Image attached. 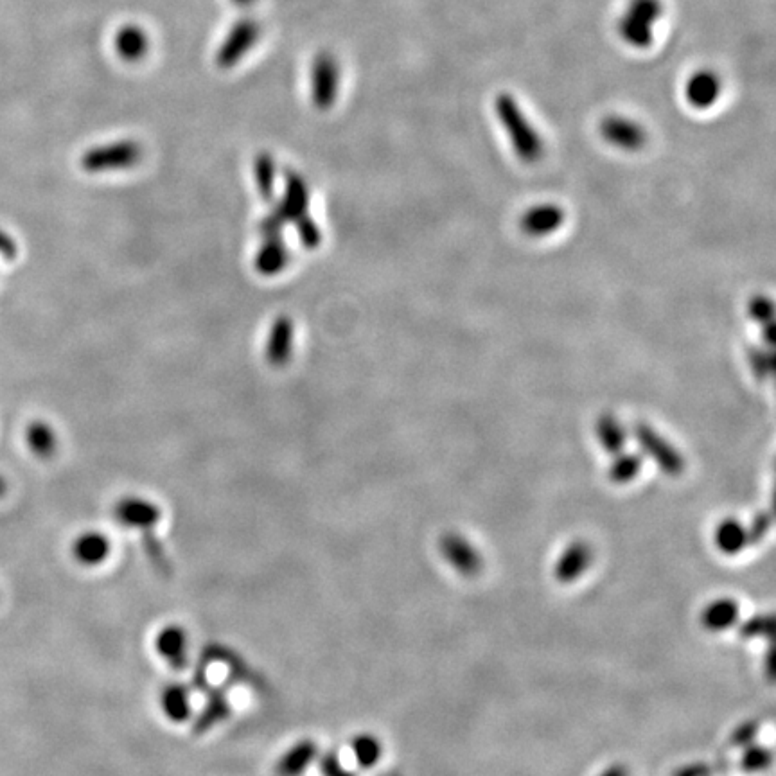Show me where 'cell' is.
<instances>
[{
	"label": "cell",
	"mask_w": 776,
	"mask_h": 776,
	"mask_svg": "<svg viewBox=\"0 0 776 776\" xmlns=\"http://www.w3.org/2000/svg\"><path fill=\"white\" fill-rule=\"evenodd\" d=\"M714 541L717 550H721L726 556H737L750 545L748 529L735 518H726L715 527Z\"/></svg>",
	"instance_id": "obj_21"
},
{
	"label": "cell",
	"mask_w": 776,
	"mask_h": 776,
	"mask_svg": "<svg viewBox=\"0 0 776 776\" xmlns=\"http://www.w3.org/2000/svg\"><path fill=\"white\" fill-rule=\"evenodd\" d=\"M565 220V211L556 203H539L523 212L520 229L529 238H547L561 229Z\"/></svg>",
	"instance_id": "obj_13"
},
{
	"label": "cell",
	"mask_w": 776,
	"mask_h": 776,
	"mask_svg": "<svg viewBox=\"0 0 776 776\" xmlns=\"http://www.w3.org/2000/svg\"><path fill=\"white\" fill-rule=\"evenodd\" d=\"M290 263V248L284 243L283 236H275L263 241L256 254V270L261 275L272 277L279 275Z\"/></svg>",
	"instance_id": "obj_19"
},
{
	"label": "cell",
	"mask_w": 776,
	"mask_h": 776,
	"mask_svg": "<svg viewBox=\"0 0 776 776\" xmlns=\"http://www.w3.org/2000/svg\"><path fill=\"white\" fill-rule=\"evenodd\" d=\"M773 633V617L771 615H755L748 618L741 626L742 638H760Z\"/></svg>",
	"instance_id": "obj_30"
},
{
	"label": "cell",
	"mask_w": 776,
	"mask_h": 776,
	"mask_svg": "<svg viewBox=\"0 0 776 776\" xmlns=\"http://www.w3.org/2000/svg\"><path fill=\"white\" fill-rule=\"evenodd\" d=\"M591 561H593V550L590 545L582 539H577L572 541L557 559L554 575L557 581L570 584L577 581L590 568Z\"/></svg>",
	"instance_id": "obj_17"
},
{
	"label": "cell",
	"mask_w": 776,
	"mask_h": 776,
	"mask_svg": "<svg viewBox=\"0 0 776 776\" xmlns=\"http://www.w3.org/2000/svg\"><path fill=\"white\" fill-rule=\"evenodd\" d=\"M114 539L99 529L81 530L71 543V556L76 565L87 570L105 566L114 556Z\"/></svg>",
	"instance_id": "obj_8"
},
{
	"label": "cell",
	"mask_w": 776,
	"mask_h": 776,
	"mask_svg": "<svg viewBox=\"0 0 776 776\" xmlns=\"http://www.w3.org/2000/svg\"><path fill=\"white\" fill-rule=\"evenodd\" d=\"M769 527H771V514L769 512H759L751 521V527L748 529L750 543H759V541L766 538Z\"/></svg>",
	"instance_id": "obj_34"
},
{
	"label": "cell",
	"mask_w": 776,
	"mask_h": 776,
	"mask_svg": "<svg viewBox=\"0 0 776 776\" xmlns=\"http://www.w3.org/2000/svg\"><path fill=\"white\" fill-rule=\"evenodd\" d=\"M320 759V750L313 739L293 742L281 753L275 764L277 776H302Z\"/></svg>",
	"instance_id": "obj_15"
},
{
	"label": "cell",
	"mask_w": 776,
	"mask_h": 776,
	"mask_svg": "<svg viewBox=\"0 0 776 776\" xmlns=\"http://www.w3.org/2000/svg\"><path fill=\"white\" fill-rule=\"evenodd\" d=\"M599 776H629V771L624 764H613L608 769H604Z\"/></svg>",
	"instance_id": "obj_37"
},
{
	"label": "cell",
	"mask_w": 776,
	"mask_h": 776,
	"mask_svg": "<svg viewBox=\"0 0 776 776\" xmlns=\"http://www.w3.org/2000/svg\"><path fill=\"white\" fill-rule=\"evenodd\" d=\"M309 207V189L306 180L297 175V173H286V184H284V196L281 202L275 205V211L281 214L286 223L288 221H297L308 214Z\"/></svg>",
	"instance_id": "obj_16"
},
{
	"label": "cell",
	"mask_w": 776,
	"mask_h": 776,
	"mask_svg": "<svg viewBox=\"0 0 776 776\" xmlns=\"http://www.w3.org/2000/svg\"><path fill=\"white\" fill-rule=\"evenodd\" d=\"M191 633L180 622H166L153 635V651L160 662L166 663L173 671H184L191 663Z\"/></svg>",
	"instance_id": "obj_3"
},
{
	"label": "cell",
	"mask_w": 776,
	"mask_h": 776,
	"mask_svg": "<svg viewBox=\"0 0 776 776\" xmlns=\"http://www.w3.org/2000/svg\"><path fill=\"white\" fill-rule=\"evenodd\" d=\"M112 516L121 527L137 532H150L159 527L164 511L159 503L141 494H126L112 507Z\"/></svg>",
	"instance_id": "obj_5"
},
{
	"label": "cell",
	"mask_w": 776,
	"mask_h": 776,
	"mask_svg": "<svg viewBox=\"0 0 776 776\" xmlns=\"http://www.w3.org/2000/svg\"><path fill=\"white\" fill-rule=\"evenodd\" d=\"M263 35L261 24H257L252 18L239 20L238 24L230 27L225 40L221 42L220 49L216 53V63L220 69H232L236 67L254 47L257 40Z\"/></svg>",
	"instance_id": "obj_7"
},
{
	"label": "cell",
	"mask_w": 776,
	"mask_h": 776,
	"mask_svg": "<svg viewBox=\"0 0 776 776\" xmlns=\"http://www.w3.org/2000/svg\"><path fill=\"white\" fill-rule=\"evenodd\" d=\"M633 435L640 450L644 451L645 455L653 460L667 477L676 478L683 475L685 471L683 455L663 435L656 432L651 424L636 423Z\"/></svg>",
	"instance_id": "obj_4"
},
{
	"label": "cell",
	"mask_w": 776,
	"mask_h": 776,
	"mask_svg": "<svg viewBox=\"0 0 776 776\" xmlns=\"http://www.w3.org/2000/svg\"><path fill=\"white\" fill-rule=\"evenodd\" d=\"M759 721H744L735 728V732L732 733V742L735 748H746L750 746L751 742L755 741L757 733H759Z\"/></svg>",
	"instance_id": "obj_32"
},
{
	"label": "cell",
	"mask_w": 776,
	"mask_h": 776,
	"mask_svg": "<svg viewBox=\"0 0 776 776\" xmlns=\"http://www.w3.org/2000/svg\"><path fill=\"white\" fill-rule=\"evenodd\" d=\"M297 234H299L300 243H302L304 247L309 248V250L318 248L320 241H322V230H320V227H318L315 221L309 218V214L302 216V218L297 221Z\"/></svg>",
	"instance_id": "obj_31"
},
{
	"label": "cell",
	"mask_w": 776,
	"mask_h": 776,
	"mask_svg": "<svg viewBox=\"0 0 776 776\" xmlns=\"http://www.w3.org/2000/svg\"><path fill=\"white\" fill-rule=\"evenodd\" d=\"M663 13V0H629L618 20V35L633 49H647L653 45L654 26Z\"/></svg>",
	"instance_id": "obj_2"
},
{
	"label": "cell",
	"mask_w": 776,
	"mask_h": 776,
	"mask_svg": "<svg viewBox=\"0 0 776 776\" xmlns=\"http://www.w3.org/2000/svg\"><path fill=\"white\" fill-rule=\"evenodd\" d=\"M318 760L322 762V773H324V776H354L349 769H345L342 760L338 759L335 753L326 755V757H320Z\"/></svg>",
	"instance_id": "obj_35"
},
{
	"label": "cell",
	"mask_w": 776,
	"mask_h": 776,
	"mask_svg": "<svg viewBox=\"0 0 776 776\" xmlns=\"http://www.w3.org/2000/svg\"><path fill=\"white\" fill-rule=\"evenodd\" d=\"M723 94V80L712 69L696 71L685 83V99L696 110H708Z\"/></svg>",
	"instance_id": "obj_14"
},
{
	"label": "cell",
	"mask_w": 776,
	"mask_h": 776,
	"mask_svg": "<svg viewBox=\"0 0 776 776\" xmlns=\"http://www.w3.org/2000/svg\"><path fill=\"white\" fill-rule=\"evenodd\" d=\"M748 311H750V317L753 318L760 327L773 326V317H775L773 300L764 297V295H757V297H753V299L750 300Z\"/></svg>",
	"instance_id": "obj_29"
},
{
	"label": "cell",
	"mask_w": 776,
	"mask_h": 776,
	"mask_svg": "<svg viewBox=\"0 0 776 776\" xmlns=\"http://www.w3.org/2000/svg\"><path fill=\"white\" fill-rule=\"evenodd\" d=\"M439 550L446 563L464 577H475L484 568V559L468 539L455 532H448L439 541Z\"/></svg>",
	"instance_id": "obj_11"
},
{
	"label": "cell",
	"mask_w": 776,
	"mask_h": 776,
	"mask_svg": "<svg viewBox=\"0 0 776 776\" xmlns=\"http://www.w3.org/2000/svg\"><path fill=\"white\" fill-rule=\"evenodd\" d=\"M340 90V65L331 53H318L311 65V99L318 110L335 105Z\"/></svg>",
	"instance_id": "obj_9"
},
{
	"label": "cell",
	"mask_w": 776,
	"mask_h": 776,
	"mask_svg": "<svg viewBox=\"0 0 776 776\" xmlns=\"http://www.w3.org/2000/svg\"><path fill=\"white\" fill-rule=\"evenodd\" d=\"M739 620V604L733 599H715L701 611V626L710 633H721Z\"/></svg>",
	"instance_id": "obj_20"
},
{
	"label": "cell",
	"mask_w": 776,
	"mask_h": 776,
	"mask_svg": "<svg viewBox=\"0 0 776 776\" xmlns=\"http://www.w3.org/2000/svg\"><path fill=\"white\" fill-rule=\"evenodd\" d=\"M275 160L268 153H259L254 160V177H256L257 191L265 200L274 196L275 189Z\"/></svg>",
	"instance_id": "obj_26"
},
{
	"label": "cell",
	"mask_w": 776,
	"mask_h": 776,
	"mask_svg": "<svg viewBox=\"0 0 776 776\" xmlns=\"http://www.w3.org/2000/svg\"><path fill=\"white\" fill-rule=\"evenodd\" d=\"M714 775V768L706 766L703 762H696V764H688L679 768L674 776H712Z\"/></svg>",
	"instance_id": "obj_36"
},
{
	"label": "cell",
	"mask_w": 776,
	"mask_h": 776,
	"mask_svg": "<svg viewBox=\"0 0 776 776\" xmlns=\"http://www.w3.org/2000/svg\"><path fill=\"white\" fill-rule=\"evenodd\" d=\"M751 371L759 380H768L773 374V354L766 347H755L748 353Z\"/></svg>",
	"instance_id": "obj_28"
},
{
	"label": "cell",
	"mask_w": 776,
	"mask_h": 776,
	"mask_svg": "<svg viewBox=\"0 0 776 776\" xmlns=\"http://www.w3.org/2000/svg\"><path fill=\"white\" fill-rule=\"evenodd\" d=\"M295 340V326L291 318L279 317L272 324L270 335L266 340V360L274 367H284L290 362Z\"/></svg>",
	"instance_id": "obj_18"
},
{
	"label": "cell",
	"mask_w": 776,
	"mask_h": 776,
	"mask_svg": "<svg viewBox=\"0 0 776 776\" xmlns=\"http://www.w3.org/2000/svg\"><path fill=\"white\" fill-rule=\"evenodd\" d=\"M773 762V753L768 748H760V746H746L744 753H742L741 766L744 773H760L764 769H768Z\"/></svg>",
	"instance_id": "obj_27"
},
{
	"label": "cell",
	"mask_w": 776,
	"mask_h": 776,
	"mask_svg": "<svg viewBox=\"0 0 776 776\" xmlns=\"http://www.w3.org/2000/svg\"><path fill=\"white\" fill-rule=\"evenodd\" d=\"M114 44L124 62H141L150 49V38L139 26H124L115 35Z\"/></svg>",
	"instance_id": "obj_22"
},
{
	"label": "cell",
	"mask_w": 776,
	"mask_h": 776,
	"mask_svg": "<svg viewBox=\"0 0 776 776\" xmlns=\"http://www.w3.org/2000/svg\"><path fill=\"white\" fill-rule=\"evenodd\" d=\"M494 112L511 141L516 157L525 164H536L545 153V144L534 124L523 112L516 97L502 92L494 99Z\"/></svg>",
	"instance_id": "obj_1"
},
{
	"label": "cell",
	"mask_w": 776,
	"mask_h": 776,
	"mask_svg": "<svg viewBox=\"0 0 776 776\" xmlns=\"http://www.w3.org/2000/svg\"><path fill=\"white\" fill-rule=\"evenodd\" d=\"M4 493H6V484H4V482H2V478H0V496H2Z\"/></svg>",
	"instance_id": "obj_39"
},
{
	"label": "cell",
	"mask_w": 776,
	"mask_h": 776,
	"mask_svg": "<svg viewBox=\"0 0 776 776\" xmlns=\"http://www.w3.org/2000/svg\"><path fill=\"white\" fill-rule=\"evenodd\" d=\"M599 133L609 146L629 153L642 150L647 142L644 126L626 115L611 114L604 117L599 124Z\"/></svg>",
	"instance_id": "obj_10"
},
{
	"label": "cell",
	"mask_w": 776,
	"mask_h": 776,
	"mask_svg": "<svg viewBox=\"0 0 776 776\" xmlns=\"http://www.w3.org/2000/svg\"><path fill=\"white\" fill-rule=\"evenodd\" d=\"M31 446L40 457H49L54 451L53 433L49 432L45 426L35 428L31 433Z\"/></svg>",
	"instance_id": "obj_33"
},
{
	"label": "cell",
	"mask_w": 776,
	"mask_h": 776,
	"mask_svg": "<svg viewBox=\"0 0 776 776\" xmlns=\"http://www.w3.org/2000/svg\"><path fill=\"white\" fill-rule=\"evenodd\" d=\"M238 6H243V8H247V6H252L256 0H234Z\"/></svg>",
	"instance_id": "obj_38"
},
{
	"label": "cell",
	"mask_w": 776,
	"mask_h": 776,
	"mask_svg": "<svg viewBox=\"0 0 776 776\" xmlns=\"http://www.w3.org/2000/svg\"><path fill=\"white\" fill-rule=\"evenodd\" d=\"M159 710L171 724H186L194 712L193 692L182 681H169L159 692Z\"/></svg>",
	"instance_id": "obj_12"
},
{
	"label": "cell",
	"mask_w": 776,
	"mask_h": 776,
	"mask_svg": "<svg viewBox=\"0 0 776 776\" xmlns=\"http://www.w3.org/2000/svg\"><path fill=\"white\" fill-rule=\"evenodd\" d=\"M595 435H597L600 448L609 455H618L626 448V428L613 414L599 415V419L595 423Z\"/></svg>",
	"instance_id": "obj_23"
},
{
	"label": "cell",
	"mask_w": 776,
	"mask_h": 776,
	"mask_svg": "<svg viewBox=\"0 0 776 776\" xmlns=\"http://www.w3.org/2000/svg\"><path fill=\"white\" fill-rule=\"evenodd\" d=\"M644 466L642 455L638 453H618L609 466L608 477L613 484L624 485L633 482Z\"/></svg>",
	"instance_id": "obj_25"
},
{
	"label": "cell",
	"mask_w": 776,
	"mask_h": 776,
	"mask_svg": "<svg viewBox=\"0 0 776 776\" xmlns=\"http://www.w3.org/2000/svg\"><path fill=\"white\" fill-rule=\"evenodd\" d=\"M141 160L142 148L139 142L119 141L87 151L81 159V166L90 173H105V171L133 168Z\"/></svg>",
	"instance_id": "obj_6"
},
{
	"label": "cell",
	"mask_w": 776,
	"mask_h": 776,
	"mask_svg": "<svg viewBox=\"0 0 776 776\" xmlns=\"http://www.w3.org/2000/svg\"><path fill=\"white\" fill-rule=\"evenodd\" d=\"M349 750L356 766L362 769L376 768L383 757V744L374 733H356L351 739Z\"/></svg>",
	"instance_id": "obj_24"
}]
</instances>
